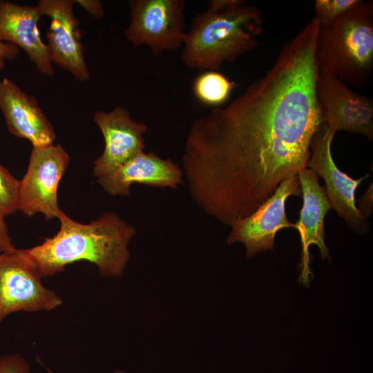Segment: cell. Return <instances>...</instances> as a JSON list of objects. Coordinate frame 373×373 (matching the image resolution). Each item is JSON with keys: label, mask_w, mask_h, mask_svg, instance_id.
<instances>
[{"label": "cell", "mask_w": 373, "mask_h": 373, "mask_svg": "<svg viewBox=\"0 0 373 373\" xmlns=\"http://www.w3.org/2000/svg\"><path fill=\"white\" fill-rule=\"evenodd\" d=\"M41 278L26 249L0 253V323L15 312H50L62 305V298Z\"/></svg>", "instance_id": "5b68a950"}, {"label": "cell", "mask_w": 373, "mask_h": 373, "mask_svg": "<svg viewBox=\"0 0 373 373\" xmlns=\"http://www.w3.org/2000/svg\"><path fill=\"white\" fill-rule=\"evenodd\" d=\"M73 0H40L37 6L50 19L46 32L48 50L52 64L70 73L77 80L88 81L90 73L84 57V47Z\"/></svg>", "instance_id": "8fae6325"}, {"label": "cell", "mask_w": 373, "mask_h": 373, "mask_svg": "<svg viewBox=\"0 0 373 373\" xmlns=\"http://www.w3.org/2000/svg\"><path fill=\"white\" fill-rule=\"evenodd\" d=\"M262 27L258 7L242 0H211L186 31L182 61L191 69L218 70L254 50Z\"/></svg>", "instance_id": "3957f363"}, {"label": "cell", "mask_w": 373, "mask_h": 373, "mask_svg": "<svg viewBox=\"0 0 373 373\" xmlns=\"http://www.w3.org/2000/svg\"><path fill=\"white\" fill-rule=\"evenodd\" d=\"M303 196V205L299 220L295 228L299 233L302 251L300 279L303 284L309 283L312 275L309 265L312 257L309 252L311 245H316L322 260L331 261L329 249L325 243L324 219L332 209L324 188L318 182V175L312 170L305 168L298 173Z\"/></svg>", "instance_id": "4fadbf2b"}, {"label": "cell", "mask_w": 373, "mask_h": 373, "mask_svg": "<svg viewBox=\"0 0 373 373\" xmlns=\"http://www.w3.org/2000/svg\"><path fill=\"white\" fill-rule=\"evenodd\" d=\"M291 195H301L297 174L284 180L274 191L254 212L234 221L226 242L243 244L248 259L274 247L275 236L280 230L294 227L285 213V202Z\"/></svg>", "instance_id": "9c48e42d"}, {"label": "cell", "mask_w": 373, "mask_h": 373, "mask_svg": "<svg viewBox=\"0 0 373 373\" xmlns=\"http://www.w3.org/2000/svg\"><path fill=\"white\" fill-rule=\"evenodd\" d=\"M93 120L104 138L102 154L95 161L93 175L100 178L144 151L148 127L133 120L128 110L117 106L109 112L97 111Z\"/></svg>", "instance_id": "7c38bea8"}, {"label": "cell", "mask_w": 373, "mask_h": 373, "mask_svg": "<svg viewBox=\"0 0 373 373\" xmlns=\"http://www.w3.org/2000/svg\"><path fill=\"white\" fill-rule=\"evenodd\" d=\"M19 180L0 164V211L9 215L17 210Z\"/></svg>", "instance_id": "d6986e66"}, {"label": "cell", "mask_w": 373, "mask_h": 373, "mask_svg": "<svg viewBox=\"0 0 373 373\" xmlns=\"http://www.w3.org/2000/svg\"><path fill=\"white\" fill-rule=\"evenodd\" d=\"M69 162L60 144L33 147L27 171L19 181L17 210L28 216L41 213L46 220L57 218L59 184Z\"/></svg>", "instance_id": "52a82bcc"}, {"label": "cell", "mask_w": 373, "mask_h": 373, "mask_svg": "<svg viewBox=\"0 0 373 373\" xmlns=\"http://www.w3.org/2000/svg\"><path fill=\"white\" fill-rule=\"evenodd\" d=\"M361 0H316L315 19L320 26L329 23L357 6Z\"/></svg>", "instance_id": "ac0fdd59"}, {"label": "cell", "mask_w": 373, "mask_h": 373, "mask_svg": "<svg viewBox=\"0 0 373 373\" xmlns=\"http://www.w3.org/2000/svg\"><path fill=\"white\" fill-rule=\"evenodd\" d=\"M0 373H32L28 361L20 353L0 356Z\"/></svg>", "instance_id": "ffe728a7"}, {"label": "cell", "mask_w": 373, "mask_h": 373, "mask_svg": "<svg viewBox=\"0 0 373 373\" xmlns=\"http://www.w3.org/2000/svg\"><path fill=\"white\" fill-rule=\"evenodd\" d=\"M19 53V48L16 46L0 41V57L5 59H15Z\"/></svg>", "instance_id": "cb8c5ba5"}, {"label": "cell", "mask_w": 373, "mask_h": 373, "mask_svg": "<svg viewBox=\"0 0 373 373\" xmlns=\"http://www.w3.org/2000/svg\"><path fill=\"white\" fill-rule=\"evenodd\" d=\"M97 182L111 195L127 196L135 183L176 189L184 184V174L171 158L143 151L109 174L98 178Z\"/></svg>", "instance_id": "5bb4252c"}, {"label": "cell", "mask_w": 373, "mask_h": 373, "mask_svg": "<svg viewBox=\"0 0 373 373\" xmlns=\"http://www.w3.org/2000/svg\"><path fill=\"white\" fill-rule=\"evenodd\" d=\"M336 132L321 124L312 139L311 155L307 168L314 171L325 182V194L337 214L357 233L368 231L367 219L356 206V190L368 175L354 179L341 171L334 162L331 146Z\"/></svg>", "instance_id": "ba28073f"}, {"label": "cell", "mask_w": 373, "mask_h": 373, "mask_svg": "<svg viewBox=\"0 0 373 373\" xmlns=\"http://www.w3.org/2000/svg\"><path fill=\"white\" fill-rule=\"evenodd\" d=\"M127 4L131 21L124 35L133 46H146L155 56L182 47L184 0H130Z\"/></svg>", "instance_id": "8992f818"}, {"label": "cell", "mask_w": 373, "mask_h": 373, "mask_svg": "<svg viewBox=\"0 0 373 373\" xmlns=\"http://www.w3.org/2000/svg\"><path fill=\"white\" fill-rule=\"evenodd\" d=\"M372 184L370 185L365 193L359 199V208H357L363 218L367 219L373 211Z\"/></svg>", "instance_id": "7402d4cb"}, {"label": "cell", "mask_w": 373, "mask_h": 373, "mask_svg": "<svg viewBox=\"0 0 373 373\" xmlns=\"http://www.w3.org/2000/svg\"><path fill=\"white\" fill-rule=\"evenodd\" d=\"M0 110L8 131L33 147L53 144L56 135L37 100L7 77L0 81Z\"/></svg>", "instance_id": "9a60e30c"}, {"label": "cell", "mask_w": 373, "mask_h": 373, "mask_svg": "<svg viewBox=\"0 0 373 373\" xmlns=\"http://www.w3.org/2000/svg\"><path fill=\"white\" fill-rule=\"evenodd\" d=\"M42 16L37 6L0 0V41L22 48L39 73L52 76V63L38 28Z\"/></svg>", "instance_id": "2e32d148"}, {"label": "cell", "mask_w": 373, "mask_h": 373, "mask_svg": "<svg viewBox=\"0 0 373 373\" xmlns=\"http://www.w3.org/2000/svg\"><path fill=\"white\" fill-rule=\"evenodd\" d=\"M316 95L321 120L334 132L344 131L373 140V101L332 74L318 73Z\"/></svg>", "instance_id": "30bf717a"}, {"label": "cell", "mask_w": 373, "mask_h": 373, "mask_svg": "<svg viewBox=\"0 0 373 373\" xmlns=\"http://www.w3.org/2000/svg\"><path fill=\"white\" fill-rule=\"evenodd\" d=\"M5 216L0 211V253L15 248L8 233V226L4 220Z\"/></svg>", "instance_id": "603a6c76"}, {"label": "cell", "mask_w": 373, "mask_h": 373, "mask_svg": "<svg viewBox=\"0 0 373 373\" xmlns=\"http://www.w3.org/2000/svg\"><path fill=\"white\" fill-rule=\"evenodd\" d=\"M75 3L81 6L90 15L101 19L105 15L104 4L99 0H77Z\"/></svg>", "instance_id": "44dd1931"}, {"label": "cell", "mask_w": 373, "mask_h": 373, "mask_svg": "<svg viewBox=\"0 0 373 373\" xmlns=\"http://www.w3.org/2000/svg\"><path fill=\"white\" fill-rule=\"evenodd\" d=\"M5 59L2 57H0V73L3 70L5 65Z\"/></svg>", "instance_id": "d4e9b609"}, {"label": "cell", "mask_w": 373, "mask_h": 373, "mask_svg": "<svg viewBox=\"0 0 373 373\" xmlns=\"http://www.w3.org/2000/svg\"><path fill=\"white\" fill-rule=\"evenodd\" d=\"M235 86L233 82L218 70H207L195 79L193 93L200 103L215 108L228 100Z\"/></svg>", "instance_id": "e0dca14e"}, {"label": "cell", "mask_w": 373, "mask_h": 373, "mask_svg": "<svg viewBox=\"0 0 373 373\" xmlns=\"http://www.w3.org/2000/svg\"><path fill=\"white\" fill-rule=\"evenodd\" d=\"M318 23L308 22L274 64L226 106L190 126L182 155L190 197L230 227L307 168L323 124L316 95Z\"/></svg>", "instance_id": "6da1fadb"}, {"label": "cell", "mask_w": 373, "mask_h": 373, "mask_svg": "<svg viewBox=\"0 0 373 373\" xmlns=\"http://www.w3.org/2000/svg\"><path fill=\"white\" fill-rule=\"evenodd\" d=\"M114 373H126V372L122 370L117 369L114 371Z\"/></svg>", "instance_id": "484cf974"}, {"label": "cell", "mask_w": 373, "mask_h": 373, "mask_svg": "<svg viewBox=\"0 0 373 373\" xmlns=\"http://www.w3.org/2000/svg\"><path fill=\"white\" fill-rule=\"evenodd\" d=\"M59 231L26 249L42 276H54L80 260L95 264L101 276L121 277L130 259L128 246L135 229L115 213H104L88 224L77 222L61 210Z\"/></svg>", "instance_id": "7a4b0ae2"}, {"label": "cell", "mask_w": 373, "mask_h": 373, "mask_svg": "<svg viewBox=\"0 0 373 373\" xmlns=\"http://www.w3.org/2000/svg\"><path fill=\"white\" fill-rule=\"evenodd\" d=\"M318 73L361 87L373 69V2L362 1L334 21L321 26L316 45Z\"/></svg>", "instance_id": "277c9868"}]
</instances>
